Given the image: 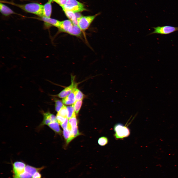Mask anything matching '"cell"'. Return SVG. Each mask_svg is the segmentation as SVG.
I'll use <instances>...</instances> for the list:
<instances>
[{
    "label": "cell",
    "mask_w": 178,
    "mask_h": 178,
    "mask_svg": "<svg viewBox=\"0 0 178 178\" xmlns=\"http://www.w3.org/2000/svg\"><path fill=\"white\" fill-rule=\"evenodd\" d=\"M41 19L44 22L45 28H49L51 26H54L58 28L61 21L56 19L44 17H41Z\"/></svg>",
    "instance_id": "obj_11"
},
{
    "label": "cell",
    "mask_w": 178,
    "mask_h": 178,
    "mask_svg": "<svg viewBox=\"0 0 178 178\" xmlns=\"http://www.w3.org/2000/svg\"><path fill=\"white\" fill-rule=\"evenodd\" d=\"M76 101L73 91L62 99L63 103L68 105H73Z\"/></svg>",
    "instance_id": "obj_14"
},
{
    "label": "cell",
    "mask_w": 178,
    "mask_h": 178,
    "mask_svg": "<svg viewBox=\"0 0 178 178\" xmlns=\"http://www.w3.org/2000/svg\"><path fill=\"white\" fill-rule=\"evenodd\" d=\"M48 126L55 133L59 134H61L62 132L57 121L51 122Z\"/></svg>",
    "instance_id": "obj_18"
},
{
    "label": "cell",
    "mask_w": 178,
    "mask_h": 178,
    "mask_svg": "<svg viewBox=\"0 0 178 178\" xmlns=\"http://www.w3.org/2000/svg\"><path fill=\"white\" fill-rule=\"evenodd\" d=\"M74 77H72L71 84L66 87L59 93L57 96L61 98H64L70 94L77 88V84L74 81Z\"/></svg>",
    "instance_id": "obj_8"
},
{
    "label": "cell",
    "mask_w": 178,
    "mask_h": 178,
    "mask_svg": "<svg viewBox=\"0 0 178 178\" xmlns=\"http://www.w3.org/2000/svg\"><path fill=\"white\" fill-rule=\"evenodd\" d=\"M82 104V100L76 101L73 104L75 112L78 114L80 111Z\"/></svg>",
    "instance_id": "obj_20"
},
{
    "label": "cell",
    "mask_w": 178,
    "mask_h": 178,
    "mask_svg": "<svg viewBox=\"0 0 178 178\" xmlns=\"http://www.w3.org/2000/svg\"><path fill=\"white\" fill-rule=\"evenodd\" d=\"M26 165L23 162L17 161L12 164L13 178L16 177L22 173L24 171Z\"/></svg>",
    "instance_id": "obj_7"
},
{
    "label": "cell",
    "mask_w": 178,
    "mask_h": 178,
    "mask_svg": "<svg viewBox=\"0 0 178 178\" xmlns=\"http://www.w3.org/2000/svg\"><path fill=\"white\" fill-rule=\"evenodd\" d=\"M76 100H80L83 99L84 95L82 92L77 88L73 91Z\"/></svg>",
    "instance_id": "obj_19"
},
{
    "label": "cell",
    "mask_w": 178,
    "mask_h": 178,
    "mask_svg": "<svg viewBox=\"0 0 178 178\" xmlns=\"http://www.w3.org/2000/svg\"><path fill=\"white\" fill-rule=\"evenodd\" d=\"M100 13L91 16H82L78 20V25L82 31L87 29L96 17Z\"/></svg>",
    "instance_id": "obj_5"
},
{
    "label": "cell",
    "mask_w": 178,
    "mask_h": 178,
    "mask_svg": "<svg viewBox=\"0 0 178 178\" xmlns=\"http://www.w3.org/2000/svg\"><path fill=\"white\" fill-rule=\"evenodd\" d=\"M120 123L115 124L114 127V136L116 139H123L128 136L130 134V130L126 126Z\"/></svg>",
    "instance_id": "obj_2"
},
{
    "label": "cell",
    "mask_w": 178,
    "mask_h": 178,
    "mask_svg": "<svg viewBox=\"0 0 178 178\" xmlns=\"http://www.w3.org/2000/svg\"><path fill=\"white\" fill-rule=\"evenodd\" d=\"M74 24L70 20H66L61 21L58 28L59 31L68 34L71 30Z\"/></svg>",
    "instance_id": "obj_10"
},
{
    "label": "cell",
    "mask_w": 178,
    "mask_h": 178,
    "mask_svg": "<svg viewBox=\"0 0 178 178\" xmlns=\"http://www.w3.org/2000/svg\"><path fill=\"white\" fill-rule=\"evenodd\" d=\"M56 117L57 121L60 125H61L64 122L65 118L58 115H57Z\"/></svg>",
    "instance_id": "obj_27"
},
{
    "label": "cell",
    "mask_w": 178,
    "mask_h": 178,
    "mask_svg": "<svg viewBox=\"0 0 178 178\" xmlns=\"http://www.w3.org/2000/svg\"><path fill=\"white\" fill-rule=\"evenodd\" d=\"M68 122V118H65L64 122L61 125L63 129H64L67 128Z\"/></svg>",
    "instance_id": "obj_28"
},
{
    "label": "cell",
    "mask_w": 178,
    "mask_h": 178,
    "mask_svg": "<svg viewBox=\"0 0 178 178\" xmlns=\"http://www.w3.org/2000/svg\"><path fill=\"white\" fill-rule=\"evenodd\" d=\"M62 8L63 10H70L74 13L86 10L83 4L76 0H67L66 4Z\"/></svg>",
    "instance_id": "obj_3"
},
{
    "label": "cell",
    "mask_w": 178,
    "mask_h": 178,
    "mask_svg": "<svg viewBox=\"0 0 178 178\" xmlns=\"http://www.w3.org/2000/svg\"><path fill=\"white\" fill-rule=\"evenodd\" d=\"M57 115L61 116L64 118H67V107L63 105Z\"/></svg>",
    "instance_id": "obj_22"
},
{
    "label": "cell",
    "mask_w": 178,
    "mask_h": 178,
    "mask_svg": "<svg viewBox=\"0 0 178 178\" xmlns=\"http://www.w3.org/2000/svg\"><path fill=\"white\" fill-rule=\"evenodd\" d=\"M54 101L55 111L58 112L64 105L63 103L60 100L55 99Z\"/></svg>",
    "instance_id": "obj_24"
},
{
    "label": "cell",
    "mask_w": 178,
    "mask_h": 178,
    "mask_svg": "<svg viewBox=\"0 0 178 178\" xmlns=\"http://www.w3.org/2000/svg\"><path fill=\"white\" fill-rule=\"evenodd\" d=\"M82 31L78 25L74 24L68 34L72 36L80 37L81 35Z\"/></svg>",
    "instance_id": "obj_17"
},
{
    "label": "cell",
    "mask_w": 178,
    "mask_h": 178,
    "mask_svg": "<svg viewBox=\"0 0 178 178\" xmlns=\"http://www.w3.org/2000/svg\"><path fill=\"white\" fill-rule=\"evenodd\" d=\"M68 123L70 125L72 129H74L78 127L77 121L76 116L69 119Z\"/></svg>",
    "instance_id": "obj_23"
},
{
    "label": "cell",
    "mask_w": 178,
    "mask_h": 178,
    "mask_svg": "<svg viewBox=\"0 0 178 178\" xmlns=\"http://www.w3.org/2000/svg\"><path fill=\"white\" fill-rule=\"evenodd\" d=\"M0 11L2 14L5 16L16 14L10 8L1 2L0 3Z\"/></svg>",
    "instance_id": "obj_13"
},
{
    "label": "cell",
    "mask_w": 178,
    "mask_h": 178,
    "mask_svg": "<svg viewBox=\"0 0 178 178\" xmlns=\"http://www.w3.org/2000/svg\"><path fill=\"white\" fill-rule=\"evenodd\" d=\"M59 4L62 7L66 4L67 0H52Z\"/></svg>",
    "instance_id": "obj_26"
},
{
    "label": "cell",
    "mask_w": 178,
    "mask_h": 178,
    "mask_svg": "<svg viewBox=\"0 0 178 178\" xmlns=\"http://www.w3.org/2000/svg\"><path fill=\"white\" fill-rule=\"evenodd\" d=\"M44 168V166L36 168L26 165L24 172L19 176L13 178H32L34 174L37 171H40Z\"/></svg>",
    "instance_id": "obj_6"
},
{
    "label": "cell",
    "mask_w": 178,
    "mask_h": 178,
    "mask_svg": "<svg viewBox=\"0 0 178 178\" xmlns=\"http://www.w3.org/2000/svg\"><path fill=\"white\" fill-rule=\"evenodd\" d=\"M71 129L70 125L68 124L67 128L64 129L63 131V135L66 141L67 144L68 143L71 141V134L70 130Z\"/></svg>",
    "instance_id": "obj_16"
},
{
    "label": "cell",
    "mask_w": 178,
    "mask_h": 178,
    "mask_svg": "<svg viewBox=\"0 0 178 178\" xmlns=\"http://www.w3.org/2000/svg\"><path fill=\"white\" fill-rule=\"evenodd\" d=\"M0 2L10 4L17 7L25 12L36 15L40 17H43V5L39 3L32 2L24 4H18L12 1L0 0Z\"/></svg>",
    "instance_id": "obj_1"
},
{
    "label": "cell",
    "mask_w": 178,
    "mask_h": 178,
    "mask_svg": "<svg viewBox=\"0 0 178 178\" xmlns=\"http://www.w3.org/2000/svg\"><path fill=\"white\" fill-rule=\"evenodd\" d=\"M52 1V0H49L47 2L43 5V17L50 18L52 13L51 2Z\"/></svg>",
    "instance_id": "obj_12"
},
{
    "label": "cell",
    "mask_w": 178,
    "mask_h": 178,
    "mask_svg": "<svg viewBox=\"0 0 178 178\" xmlns=\"http://www.w3.org/2000/svg\"><path fill=\"white\" fill-rule=\"evenodd\" d=\"M63 11L66 15L72 22L73 24L75 25H78V20L75 13L70 10Z\"/></svg>",
    "instance_id": "obj_15"
},
{
    "label": "cell",
    "mask_w": 178,
    "mask_h": 178,
    "mask_svg": "<svg viewBox=\"0 0 178 178\" xmlns=\"http://www.w3.org/2000/svg\"><path fill=\"white\" fill-rule=\"evenodd\" d=\"M152 28L154 29V31L148 35L154 34L167 35L178 31V26L175 27L170 25L158 26L156 27H153Z\"/></svg>",
    "instance_id": "obj_4"
},
{
    "label": "cell",
    "mask_w": 178,
    "mask_h": 178,
    "mask_svg": "<svg viewBox=\"0 0 178 178\" xmlns=\"http://www.w3.org/2000/svg\"><path fill=\"white\" fill-rule=\"evenodd\" d=\"M108 139L106 137L103 136L99 138L98 142L99 145L104 146L108 143Z\"/></svg>",
    "instance_id": "obj_25"
},
{
    "label": "cell",
    "mask_w": 178,
    "mask_h": 178,
    "mask_svg": "<svg viewBox=\"0 0 178 178\" xmlns=\"http://www.w3.org/2000/svg\"><path fill=\"white\" fill-rule=\"evenodd\" d=\"M43 116V119L39 126L41 127L45 125H48L52 122L57 121L56 116L49 111L42 112Z\"/></svg>",
    "instance_id": "obj_9"
},
{
    "label": "cell",
    "mask_w": 178,
    "mask_h": 178,
    "mask_svg": "<svg viewBox=\"0 0 178 178\" xmlns=\"http://www.w3.org/2000/svg\"><path fill=\"white\" fill-rule=\"evenodd\" d=\"M40 171H37L32 176V178H41L42 175Z\"/></svg>",
    "instance_id": "obj_29"
},
{
    "label": "cell",
    "mask_w": 178,
    "mask_h": 178,
    "mask_svg": "<svg viewBox=\"0 0 178 178\" xmlns=\"http://www.w3.org/2000/svg\"><path fill=\"white\" fill-rule=\"evenodd\" d=\"M67 118L68 119L76 116L75 112L73 106L67 107Z\"/></svg>",
    "instance_id": "obj_21"
}]
</instances>
